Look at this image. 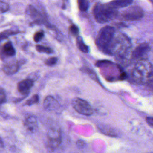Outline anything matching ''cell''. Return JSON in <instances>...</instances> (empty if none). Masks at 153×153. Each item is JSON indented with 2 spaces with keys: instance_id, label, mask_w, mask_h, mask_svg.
Listing matches in <instances>:
<instances>
[{
  "instance_id": "cell-5",
  "label": "cell",
  "mask_w": 153,
  "mask_h": 153,
  "mask_svg": "<svg viewBox=\"0 0 153 153\" xmlns=\"http://www.w3.org/2000/svg\"><path fill=\"white\" fill-rule=\"evenodd\" d=\"M72 105L74 109L82 115H91L93 112V110L90 104L82 99L78 97L74 99Z\"/></svg>"
},
{
  "instance_id": "cell-9",
  "label": "cell",
  "mask_w": 153,
  "mask_h": 153,
  "mask_svg": "<svg viewBox=\"0 0 153 153\" xmlns=\"http://www.w3.org/2000/svg\"><path fill=\"white\" fill-rule=\"evenodd\" d=\"M19 69V64L17 62L11 61L5 64L2 70L7 75H13L16 73Z\"/></svg>"
},
{
  "instance_id": "cell-25",
  "label": "cell",
  "mask_w": 153,
  "mask_h": 153,
  "mask_svg": "<svg viewBox=\"0 0 153 153\" xmlns=\"http://www.w3.org/2000/svg\"><path fill=\"white\" fill-rule=\"evenodd\" d=\"M146 121L147 122V123L150 126V127H152L153 126V118L151 117H148L146 118Z\"/></svg>"
},
{
  "instance_id": "cell-11",
  "label": "cell",
  "mask_w": 153,
  "mask_h": 153,
  "mask_svg": "<svg viewBox=\"0 0 153 153\" xmlns=\"http://www.w3.org/2000/svg\"><path fill=\"white\" fill-rule=\"evenodd\" d=\"M133 2V0H113L108 3V5L112 8L117 10L118 8H121L127 7L131 5Z\"/></svg>"
},
{
  "instance_id": "cell-14",
  "label": "cell",
  "mask_w": 153,
  "mask_h": 153,
  "mask_svg": "<svg viewBox=\"0 0 153 153\" xmlns=\"http://www.w3.org/2000/svg\"><path fill=\"white\" fill-rule=\"evenodd\" d=\"M76 45H77L78 48L82 52L87 53L89 51V47L88 45H87L84 43L82 37H81L79 36H77L76 39Z\"/></svg>"
},
{
  "instance_id": "cell-12",
  "label": "cell",
  "mask_w": 153,
  "mask_h": 153,
  "mask_svg": "<svg viewBox=\"0 0 153 153\" xmlns=\"http://www.w3.org/2000/svg\"><path fill=\"white\" fill-rule=\"evenodd\" d=\"M2 52L4 56L7 57H13L16 54V50L10 41H8L3 45Z\"/></svg>"
},
{
  "instance_id": "cell-3",
  "label": "cell",
  "mask_w": 153,
  "mask_h": 153,
  "mask_svg": "<svg viewBox=\"0 0 153 153\" xmlns=\"http://www.w3.org/2000/svg\"><path fill=\"white\" fill-rule=\"evenodd\" d=\"M93 16L96 21L99 23H107L115 18L118 15L117 10L112 8L108 4L97 3L93 10Z\"/></svg>"
},
{
  "instance_id": "cell-10",
  "label": "cell",
  "mask_w": 153,
  "mask_h": 153,
  "mask_svg": "<svg viewBox=\"0 0 153 153\" xmlns=\"http://www.w3.org/2000/svg\"><path fill=\"white\" fill-rule=\"evenodd\" d=\"M59 103L52 96H48L46 97L44 101V108L48 111H53L57 108Z\"/></svg>"
},
{
  "instance_id": "cell-13",
  "label": "cell",
  "mask_w": 153,
  "mask_h": 153,
  "mask_svg": "<svg viewBox=\"0 0 153 153\" xmlns=\"http://www.w3.org/2000/svg\"><path fill=\"white\" fill-rule=\"evenodd\" d=\"M25 126L30 131H33L37 127V121L35 117L30 116L26 118L25 121Z\"/></svg>"
},
{
  "instance_id": "cell-22",
  "label": "cell",
  "mask_w": 153,
  "mask_h": 153,
  "mask_svg": "<svg viewBox=\"0 0 153 153\" xmlns=\"http://www.w3.org/2000/svg\"><path fill=\"white\" fill-rule=\"evenodd\" d=\"M10 8L9 5L4 1H0V12L1 13H5L8 11Z\"/></svg>"
},
{
  "instance_id": "cell-2",
  "label": "cell",
  "mask_w": 153,
  "mask_h": 153,
  "mask_svg": "<svg viewBox=\"0 0 153 153\" xmlns=\"http://www.w3.org/2000/svg\"><path fill=\"white\" fill-rule=\"evenodd\" d=\"M133 80L139 84H145L151 81L152 76V66L147 60H139L133 68L131 72Z\"/></svg>"
},
{
  "instance_id": "cell-17",
  "label": "cell",
  "mask_w": 153,
  "mask_h": 153,
  "mask_svg": "<svg viewBox=\"0 0 153 153\" xmlns=\"http://www.w3.org/2000/svg\"><path fill=\"white\" fill-rule=\"evenodd\" d=\"M36 49L38 52L44 53L46 54H51L53 51L51 48L48 47L44 46V45H36Z\"/></svg>"
},
{
  "instance_id": "cell-24",
  "label": "cell",
  "mask_w": 153,
  "mask_h": 153,
  "mask_svg": "<svg viewBox=\"0 0 153 153\" xmlns=\"http://www.w3.org/2000/svg\"><path fill=\"white\" fill-rule=\"evenodd\" d=\"M7 97L4 90L0 87V105L6 102Z\"/></svg>"
},
{
  "instance_id": "cell-4",
  "label": "cell",
  "mask_w": 153,
  "mask_h": 153,
  "mask_svg": "<svg viewBox=\"0 0 153 153\" xmlns=\"http://www.w3.org/2000/svg\"><path fill=\"white\" fill-rule=\"evenodd\" d=\"M144 13L142 8L137 5H133L127 8L121 14L122 17L126 20H138L143 17Z\"/></svg>"
},
{
  "instance_id": "cell-16",
  "label": "cell",
  "mask_w": 153,
  "mask_h": 153,
  "mask_svg": "<svg viewBox=\"0 0 153 153\" xmlns=\"http://www.w3.org/2000/svg\"><path fill=\"white\" fill-rule=\"evenodd\" d=\"M78 6L80 11H86L89 7V2L88 0H77Z\"/></svg>"
},
{
  "instance_id": "cell-15",
  "label": "cell",
  "mask_w": 153,
  "mask_h": 153,
  "mask_svg": "<svg viewBox=\"0 0 153 153\" xmlns=\"http://www.w3.org/2000/svg\"><path fill=\"white\" fill-rule=\"evenodd\" d=\"M26 13L30 16L31 17L34 19H38L40 17V15L38 11L32 5H29L26 8Z\"/></svg>"
},
{
  "instance_id": "cell-26",
  "label": "cell",
  "mask_w": 153,
  "mask_h": 153,
  "mask_svg": "<svg viewBox=\"0 0 153 153\" xmlns=\"http://www.w3.org/2000/svg\"><path fill=\"white\" fill-rule=\"evenodd\" d=\"M68 0H63V1H67Z\"/></svg>"
},
{
  "instance_id": "cell-21",
  "label": "cell",
  "mask_w": 153,
  "mask_h": 153,
  "mask_svg": "<svg viewBox=\"0 0 153 153\" xmlns=\"http://www.w3.org/2000/svg\"><path fill=\"white\" fill-rule=\"evenodd\" d=\"M57 62V58L56 57H52L49 59H47L45 61V64L47 66H54V65H56Z\"/></svg>"
},
{
  "instance_id": "cell-6",
  "label": "cell",
  "mask_w": 153,
  "mask_h": 153,
  "mask_svg": "<svg viewBox=\"0 0 153 153\" xmlns=\"http://www.w3.org/2000/svg\"><path fill=\"white\" fill-rule=\"evenodd\" d=\"M47 140L49 146L52 148L57 147L62 142V137L59 131L56 129L49 130L47 133Z\"/></svg>"
},
{
  "instance_id": "cell-19",
  "label": "cell",
  "mask_w": 153,
  "mask_h": 153,
  "mask_svg": "<svg viewBox=\"0 0 153 153\" xmlns=\"http://www.w3.org/2000/svg\"><path fill=\"white\" fill-rule=\"evenodd\" d=\"M39 101V96L37 94H35L33 96H32L29 99H28L26 102L25 105H28V106H30L32 105L33 104H36Z\"/></svg>"
},
{
  "instance_id": "cell-23",
  "label": "cell",
  "mask_w": 153,
  "mask_h": 153,
  "mask_svg": "<svg viewBox=\"0 0 153 153\" xmlns=\"http://www.w3.org/2000/svg\"><path fill=\"white\" fill-rule=\"evenodd\" d=\"M69 31L74 36H76L78 35L79 33V29L78 27L77 26H76L75 25H71L70 26H69Z\"/></svg>"
},
{
  "instance_id": "cell-18",
  "label": "cell",
  "mask_w": 153,
  "mask_h": 153,
  "mask_svg": "<svg viewBox=\"0 0 153 153\" xmlns=\"http://www.w3.org/2000/svg\"><path fill=\"white\" fill-rule=\"evenodd\" d=\"M16 33V32L13 30H6L4 32H2V33H0V41L4 39L7 38V37H8L10 35H12L13 34H15Z\"/></svg>"
},
{
  "instance_id": "cell-8",
  "label": "cell",
  "mask_w": 153,
  "mask_h": 153,
  "mask_svg": "<svg viewBox=\"0 0 153 153\" xmlns=\"http://www.w3.org/2000/svg\"><path fill=\"white\" fill-rule=\"evenodd\" d=\"M150 51V47L146 43H143L137 46L131 53V57L134 59L143 57Z\"/></svg>"
},
{
  "instance_id": "cell-7",
  "label": "cell",
  "mask_w": 153,
  "mask_h": 153,
  "mask_svg": "<svg viewBox=\"0 0 153 153\" xmlns=\"http://www.w3.org/2000/svg\"><path fill=\"white\" fill-rule=\"evenodd\" d=\"M34 80L32 78H27L20 81L17 84L18 91L23 95H26L30 91L33 85Z\"/></svg>"
},
{
  "instance_id": "cell-1",
  "label": "cell",
  "mask_w": 153,
  "mask_h": 153,
  "mask_svg": "<svg viewBox=\"0 0 153 153\" xmlns=\"http://www.w3.org/2000/svg\"><path fill=\"white\" fill-rule=\"evenodd\" d=\"M115 35L114 27L105 26L99 30L96 39V44L103 53L112 54V45Z\"/></svg>"
},
{
  "instance_id": "cell-20",
  "label": "cell",
  "mask_w": 153,
  "mask_h": 153,
  "mask_svg": "<svg viewBox=\"0 0 153 153\" xmlns=\"http://www.w3.org/2000/svg\"><path fill=\"white\" fill-rule=\"evenodd\" d=\"M44 32L42 30H40L38 31L37 32H36L34 35H33V40L36 42H38L39 41H40L44 37Z\"/></svg>"
}]
</instances>
